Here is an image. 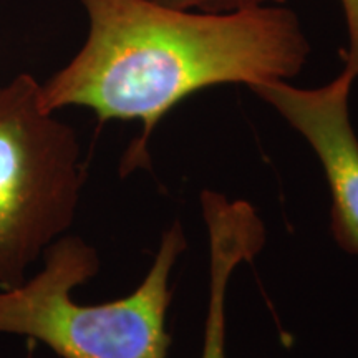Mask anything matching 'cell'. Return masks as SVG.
<instances>
[{
	"mask_svg": "<svg viewBox=\"0 0 358 358\" xmlns=\"http://www.w3.org/2000/svg\"><path fill=\"white\" fill-rule=\"evenodd\" d=\"M185 249L176 222L164 232L153 266L133 294L82 306L71 290L96 274L98 254L80 237H58L43 252L37 275L0 290V334L38 340L62 358H166L169 275Z\"/></svg>",
	"mask_w": 358,
	"mask_h": 358,
	"instance_id": "obj_2",
	"label": "cell"
},
{
	"mask_svg": "<svg viewBox=\"0 0 358 358\" xmlns=\"http://www.w3.org/2000/svg\"><path fill=\"white\" fill-rule=\"evenodd\" d=\"M347 29V47L343 50V71L358 78V0H340Z\"/></svg>",
	"mask_w": 358,
	"mask_h": 358,
	"instance_id": "obj_7",
	"label": "cell"
},
{
	"mask_svg": "<svg viewBox=\"0 0 358 358\" xmlns=\"http://www.w3.org/2000/svg\"><path fill=\"white\" fill-rule=\"evenodd\" d=\"M83 186L77 134L43 108L42 85L22 73L0 85V287L69 229Z\"/></svg>",
	"mask_w": 358,
	"mask_h": 358,
	"instance_id": "obj_3",
	"label": "cell"
},
{
	"mask_svg": "<svg viewBox=\"0 0 358 358\" xmlns=\"http://www.w3.org/2000/svg\"><path fill=\"white\" fill-rule=\"evenodd\" d=\"M163 6L203 13H236L266 6H282L285 0H155Z\"/></svg>",
	"mask_w": 358,
	"mask_h": 358,
	"instance_id": "obj_6",
	"label": "cell"
},
{
	"mask_svg": "<svg viewBox=\"0 0 358 358\" xmlns=\"http://www.w3.org/2000/svg\"><path fill=\"white\" fill-rule=\"evenodd\" d=\"M353 82L355 78L342 70L319 88H299L277 80L250 90L315 151L332 194V234L340 248L358 257V136L350 118Z\"/></svg>",
	"mask_w": 358,
	"mask_h": 358,
	"instance_id": "obj_4",
	"label": "cell"
},
{
	"mask_svg": "<svg viewBox=\"0 0 358 358\" xmlns=\"http://www.w3.org/2000/svg\"><path fill=\"white\" fill-rule=\"evenodd\" d=\"M88 35L80 52L42 85V103L92 110L100 122L140 120L124 166L148 159L161 120L187 96L216 85L294 78L310 55L297 13L266 6L203 13L155 0H80Z\"/></svg>",
	"mask_w": 358,
	"mask_h": 358,
	"instance_id": "obj_1",
	"label": "cell"
},
{
	"mask_svg": "<svg viewBox=\"0 0 358 358\" xmlns=\"http://www.w3.org/2000/svg\"><path fill=\"white\" fill-rule=\"evenodd\" d=\"M203 216L209 236V303L201 358H226V294L236 267L250 262L266 243L256 209L245 201H229L204 191Z\"/></svg>",
	"mask_w": 358,
	"mask_h": 358,
	"instance_id": "obj_5",
	"label": "cell"
}]
</instances>
